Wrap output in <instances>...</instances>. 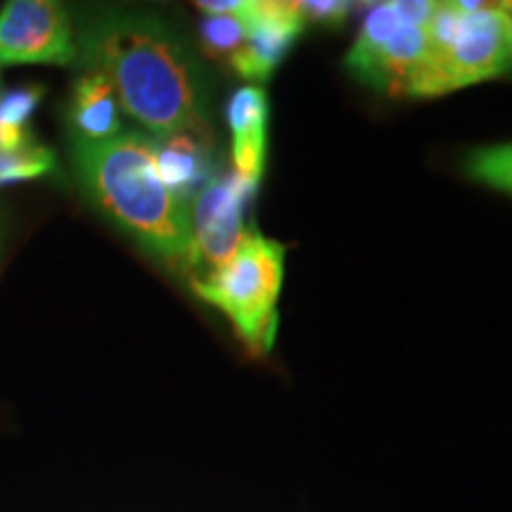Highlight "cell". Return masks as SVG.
I'll list each match as a JSON object with an SVG mask.
<instances>
[{
    "mask_svg": "<svg viewBox=\"0 0 512 512\" xmlns=\"http://www.w3.org/2000/svg\"><path fill=\"white\" fill-rule=\"evenodd\" d=\"M76 60L105 76L119 105L155 138H209L207 88L188 43L145 12H105L76 41Z\"/></svg>",
    "mask_w": 512,
    "mask_h": 512,
    "instance_id": "cell-1",
    "label": "cell"
},
{
    "mask_svg": "<svg viewBox=\"0 0 512 512\" xmlns=\"http://www.w3.org/2000/svg\"><path fill=\"white\" fill-rule=\"evenodd\" d=\"M81 183L107 216L174 271H192L190 204L162 181L152 138L121 133L105 143L72 138Z\"/></svg>",
    "mask_w": 512,
    "mask_h": 512,
    "instance_id": "cell-2",
    "label": "cell"
},
{
    "mask_svg": "<svg viewBox=\"0 0 512 512\" xmlns=\"http://www.w3.org/2000/svg\"><path fill=\"white\" fill-rule=\"evenodd\" d=\"M512 69V17L501 3H437L406 95L432 98Z\"/></svg>",
    "mask_w": 512,
    "mask_h": 512,
    "instance_id": "cell-3",
    "label": "cell"
},
{
    "mask_svg": "<svg viewBox=\"0 0 512 512\" xmlns=\"http://www.w3.org/2000/svg\"><path fill=\"white\" fill-rule=\"evenodd\" d=\"M285 275V245L256 230L247 235L221 266L192 280V290L216 306L254 354L273 347L275 304Z\"/></svg>",
    "mask_w": 512,
    "mask_h": 512,
    "instance_id": "cell-4",
    "label": "cell"
},
{
    "mask_svg": "<svg viewBox=\"0 0 512 512\" xmlns=\"http://www.w3.org/2000/svg\"><path fill=\"white\" fill-rule=\"evenodd\" d=\"M434 5L427 0L375 5L347 55L349 72L377 91L406 95L408 81L425 57Z\"/></svg>",
    "mask_w": 512,
    "mask_h": 512,
    "instance_id": "cell-5",
    "label": "cell"
},
{
    "mask_svg": "<svg viewBox=\"0 0 512 512\" xmlns=\"http://www.w3.org/2000/svg\"><path fill=\"white\" fill-rule=\"evenodd\" d=\"M76 62L67 10L50 0H12L0 10V69L10 64Z\"/></svg>",
    "mask_w": 512,
    "mask_h": 512,
    "instance_id": "cell-6",
    "label": "cell"
},
{
    "mask_svg": "<svg viewBox=\"0 0 512 512\" xmlns=\"http://www.w3.org/2000/svg\"><path fill=\"white\" fill-rule=\"evenodd\" d=\"M254 190V183L233 174L209 181L192 200V268L207 264L211 271L238 249L247 235L242 219H245V204Z\"/></svg>",
    "mask_w": 512,
    "mask_h": 512,
    "instance_id": "cell-7",
    "label": "cell"
},
{
    "mask_svg": "<svg viewBox=\"0 0 512 512\" xmlns=\"http://www.w3.org/2000/svg\"><path fill=\"white\" fill-rule=\"evenodd\" d=\"M245 22V48L230 60V67L249 81L264 83L292 48L294 38L304 29V22L292 3H266V0L259 3L247 0Z\"/></svg>",
    "mask_w": 512,
    "mask_h": 512,
    "instance_id": "cell-8",
    "label": "cell"
},
{
    "mask_svg": "<svg viewBox=\"0 0 512 512\" xmlns=\"http://www.w3.org/2000/svg\"><path fill=\"white\" fill-rule=\"evenodd\" d=\"M235 176L259 185L268 155V95L261 86H242L228 102Z\"/></svg>",
    "mask_w": 512,
    "mask_h": 512,
    "instance_id": "cell-9",
    "label": "cell"
},
{
    "mask_svg": "<svg viewBox=\"0 0 512 512\" xmlns=\"http://www.w3.org/2000/svg\"><path fill=\"white\" fill-rule=\"evenodd\" d=\"M69 124L74 128V138L88 143H105L121 136V105L105 76L81 74L69 105Z\"/></svg>",
    "mask_w": 512,
    "mask_h": 512,
    "instance_id": "cell-10",
    "label": "cell"
},
{
    "mask_svg": "<svg viewBox=\"0 0 512 512\" xmlns=\"http://www.w3.org/2000/svg\"><path fill=\"white\" fill-rule=\"evenodd\" d=\"M157 171L183 202L195 200L209 183V143L204 136L152 138Z\"/></svg>",
    "mask_w": 512,
    "mask_h": 512,
    "instance_id": "cell-11",
    "label": "cell"
},
{
    "mask_svg": "<svg viewBox=\"0 0 512 512\" xmlns=\"http://www.w3.org/2000/svg\"><path fill=\"white\" fill-rule=\"evenodd\" d=\"M55 171V157L34 138L27 143H0V185L34 181Z\"/></svg>",
    "mask_w": 512,
    "mask_h": 512,
    "instance_id": "cell-12",
    "label": "cell"
},
{
    "mask_svg": "<svg viewBox=\"0 0 512 512\" xmlns=\"http://www.w3.org/2000/svg\"><path fill=\"white\" fill-rule=\"evenodd\" d=\"M247 0H242L240 10L233 15H207L202 22V43L211 55L228 62L245 48L247 22H245Z\"/></svg>",
    "mask_w": 512,
    "mask_h": 512,
    "instance_id": "cell-13",
    "label": "cell"
},
{
    "mask_svg": "<svg viewBox=\"0 0 512 512\" xmlns=\"http://www.w3.org/2000/svg\"><path fill=\"white\" fill-rule=\"evenodd\" d=\"M465 174L489 188H496L505 178H512V143L472 150L465 157Z\"/></svg>",
    "mask_w": 512,
    "mask_h": 512,
    "instance_id": "cell-14",
    "label": "cell"
},
{
    "mask_svg": "<svg viewBox=\"0 0 512 512\" xmlns=\"http://www.w3.org/2000/svg\"><path fill=\"white\" fill-rule=\"evenodd\" d=\"M43 98V86H24L0 95V128H29L31 114Z\"/></svg>",
    "mask_w": 512,
    "mask_h": 512,
    "instance_id": "cell-15",
    "label": "cell"
},
{
    "mask_svg": "<svg viewBox=\"0 0 512 512\" xmlns=\"http://www.w3.org/2000/svg\"><path fill=\"white\" fill-rule=\"evenodd\" d=\"M297 15L306 24H318V27H342L344 19L349 15V3H339V0H302V3H292Z\"/></svg>",
    "mask_w": 512,
    "mask_h": 512,
    "instance_id": "cell-16",
    "label": "cell"
},
{
    "mask_svg": "<svg viewBox=\"0 0 512 512\" xmlns=\"http://www.w3.org/2000/svg\"><path fill=\"white\" fill-rule=\"evenodd\" d=\"M496 190L508 192V195H512V178H505V181L498 183V185H496Z\"/></svg>",
    "mask_w": 512,
    "mask_h": 512,
    "instance_id": "cell-17",
    "label": "cell"
},
{
    "mask_svg": "<svg viewBox=\"0 0 512 512\" xmlns=\"http://www.w3.org/2000/svg\"><path fill=\"white\" fill-rule=\"evenodd\" d=\"M501 5H503V8H505V10H508V12H510V17H512V3H501Z\"/></svg>",
    "mask_w": 512,
    "mask_h": 512,
    "instance_id": "cell-18",
    "label": "cell"
},
{
    "mask_svg": "<svg viewBox=\"0 0 512 512\" xmlns=\"http://www.w3.org/2000/svg\"><path fill=\"white\" fill-rule=\"evenodd\" d=\"M0 95H3V93H0Z\"/></svg>",
    "mask_w": 512,
    "mask_h": 512,
    "instance_id": "cell-19",
    "label": "cell"
}]
</instances>
